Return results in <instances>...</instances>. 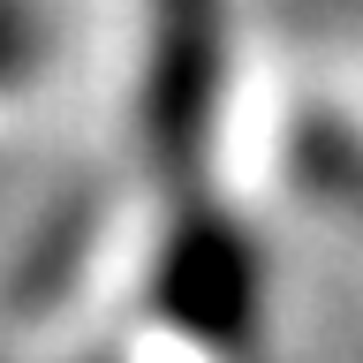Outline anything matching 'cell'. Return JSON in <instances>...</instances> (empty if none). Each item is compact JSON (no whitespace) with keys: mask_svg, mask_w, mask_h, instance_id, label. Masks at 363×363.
Wrapping results in <instances>:
<instances>
[{"mask_svg":"<svg viewBox=\"0 0 363 363\" xmlns=\"http://www.w3.org/2000/svg\"><path fill=\"white\" fill-rule=\"evenodd\" d=\"M212 91H220V0H159L152 144L174 167H189L212 136Z\"/></svg>","mask_w":363,"mask_h":363,"instance_id":"1","label":"cell"},{"mask_svg":"<svg viewBox=\"0 0 363 363\" xmlns=\"http://www.w3.org/2000/svg\"><path fill=\"white\" fill-rule=\"evenodd\" d=\"M167 311L189 318L197 333H235L250 311V265L242 242L220 235V227H189L174 250V272H167Z\"/></svg>","mask_w":363,"mask_h":363,"instance_id":"2","label":"cell"},{"mask_svg":"<svg viewBox=\"0 0 363 363\" xmlns=\"http://www.w3.org/2000/svg\"><path fill=\"white\" fill-rule=\"evenodd\" d=\"M30 53H38V23H30V8H23V0H0V76H16Z\"/></svg>","mask_w":363,"mask_h":363,"instance_id":"3","label":"cell"}]
</instances>
